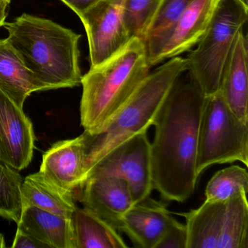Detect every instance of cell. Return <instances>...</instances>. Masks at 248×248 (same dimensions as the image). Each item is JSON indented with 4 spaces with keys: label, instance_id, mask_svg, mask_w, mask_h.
I'll use <instances>...</instances> for the list:
<instances>
[{
    "label": "cell",
    "instance_id": "15",
    "mask_svg": "<svg viewBox=\"0 0 248 248\" xmlns=\"http://www.w3.org/2000/svg\"><path fill=\"white\" fill-rule=\"evenodd\" d=\"M248 39L240 31L220 77L218 92L235 115L248 123Z\"/></svg>",
    "mask_w": 248,
    "mask_h": 248
},
{
    "label": "cell",
    "instance_id": "22",
    "mask_svg": "<svg viewBox=\"0 0 248 248\" xmlns=\"http://www.w3.org/2000/svg\"><path fill=\"white\" fill-rule=\"evenodd\" d=\"M240 191L248 192V173L246 168L238 165L217 171L206 186V201L224 200Z\"/></svg>",
    "mask_w": 248,
    "mask_h": 248
},
{
    "label": "cell",
    "instance_id": "3",
    "mask_svg": "<svg viewBox=\"0 0 248 248\" xmlns=\"http://www.w3.org/2000/svg\"><path fill=\"white\" fill-rule=\"evenodd\" d=\"M144 42L133 38L114 56L82 76L81 124L85 131H102L149 74Z\"/></svg>",
    "mask_w": 248,
    "mask_h": 248
},
{
    "label": "cell",
    "instance_id": "13",
    "mask_svg": "<svg viewBox=\"0 0 248 248\" xmlns=\"http://www.w3.org/2000/svg\"><path fill=\"white\" fill-rule=\"evenodd\" d=\"M173 218L166 204L149 196L135 203L123 216L120 231L136 248H156Z\"/></svg>",
    "mask_w": 248,
    "mask_h": 248
},
{
    "label": "cell",
    "instance_id": "2",
    "mask_svg": "<svg viewBox=\"0 0 248 248\" xmlns=\"http://www.w3.org/2000/svg\"><path fill=\"white\" fill-rule=\"evenodd\" d=\"M5 40L24 66L50 90L79 86L80 34L57 23L24 14L5 22Z\"/></svg>",
    "mask_w": 248,
    "mask_h": 248
},
{
    "label": "cell",
    "instance_id": "7",
    "mask_svg": "<svg viewBox=\"0 0 248 248\" xmlns=\"http://www.w3.org/2000/svg\"><path fill=\"white\" fill-rule=\"evenodd\" d=\"M185 217L187 248H248V202L240 191L224 200L204 201Z\"/></svg>",
    "mask_w": 248,
    "mask_h": 248
},
{
    "label": "cell",
    "instance_id": "27",
    "mask_svg": "<svg viewBox=\"0 0 248 248\" xmlns=\"http://www.w3.org/2000/svg\"><path fill=\"white\" fill-rule=\"evenodd\" d=\"M11 2V0H0V27H3L5 23L8 16L7 11Z\"/></svg>",
    "mask_w": 248,
    "mask_h": 248
},
{
    "label": "cell",
    "instance_id": "20",
    "mask_svg": "<svg viewBox=\"0 0 248 248\" xmlns=\"http://www.w3.org/2000/svg\"><path fill=\"white\" fill-rule=\"evenodd\" d=\"M191 0H162L146 37V51L150 66L155 61L172 27Z\"/></svg>",
    "mask_w": 248,
    "mask_h": 248
},
{
    "label": "cell",
    "instance_id": "1",
    "mask_svg": "<svg viewBox=\"0 0 248 248\" xmlns=\"http://www.w3.org/2000/svg\"><path fill=\"white\" fill-rule=\"evenodd\" d=\"M204 97L191 77L188 82L178 79L153 124V187L166 201L184 202L195 190L199 177V129Z\"/></svg>",
    "mask_w": 248,
    "mask_h": 248
},
{
    "label": "cell",
    "instance_id": "6",
    "mask_svg": "<svg viewBox=\"0 0 248 248\" xmlns=\"http://www.w3.org/2000/svg\"><path fill=\"white\" fill-rule=\"evenodd\" d=\"M248 165V123L239 120L217 91L204 97L197 147V174L216 164Z\"/></svg>",
    "mask_w": 248,
    "mask_h": 248
},
{
    "label": "cell",
    "instance_id": "4",
    "mask_svg": "<svg viewBox=\"0 0 248 248\" xmlns=\"http://www.w3.org/2000/svg\"><path fill=\"white\" fill-rule=\"evenodd\" d=\"M187 69L186 59H170L149 72L102 131L82 133L86 178L91 168L111 149L135 135L147 132L168 94Z\"/></svg>",
    "mask_w": 248,
    "mask_h": 248
},
{
    "label": "cell",
    "instance_id": "12",
    "mask_svg": "<svg viewBox=\"0 0 248 248\" xmlns=\"http://www.w3.org/2000/svg\"><path fill=\"white\" fill-rule=\"evenodd\" d=\"M40 172L63 191L73 194L86 181L82 135L53 144L43 155Z\"/></svg>",
    "mask_w": 248,
    "mask_h": 248
},
{
    "label": "cell",
    "instance_id": "14",
    "mask_svg": "<svg viewBox=\"0 0 248 248\" xmlns=\"http://www.w3.org/2000/svg\"><path fill=\"white\" fill-rule=\"evenodd\" d=\"M217 0H191L162 46L155 65L179 56L198 43L207 30Z\"/></svg>",
    "mask_w": 248,
    "mask_h": 248
},
{
    "label": "cell",
    "instance_id": "10",
    "mask_svg": "<svg viewBox=\"0 0 248 248\" xmlns=\"http://www.w3.org/2000/svg\"><path fill=\"white\" fill-rule=\"evenodd\" d=\"M32 123L11 98L0 91V161L16 170L30 165L34 149Z\"/></svg>",
    "mask_w": 248,
    "mask_h": 248
},
{
    "label": "cell",
    "instance_id": "16",
    "mask_svg": "<svg viewBox=\"0 0 248 248\" xmlns=\"http://www.w3.org/2000/svg\"><path fill=\"white\" fill-rule=\"evenodd\" d=\"M49 90L24 66L6 40H0V91L23 108L32 93Z\"/></svg>",
    "mask_w": 248,
    "mask_h": 248
},
{
    "label": "cell",
    "instance_id": "21",
    "mask_svg": "<svg viewBox=\"0 0 248 248\" xmlns=\"http://www.w3.org/2000/svg\"><path fill=\"white\" fill-rule=\"evenodd\" d=\"M162 0H124L123 21L130 39L146 41Z\"/></svg>",
    "mask_w": 248,
    "mask_h": 248
},
{
    "label": "cell",
    "instance_id": "28",
    "mask_svg": "<svg viewBox=\"0 0 248 248\" xmlns=\"http://www.w3.org/2000/svg\"><path fill=\"white\" fill-rule=\"evenodd\" d=\"M6 248L5 239H4L3 235H2V233H0V248Z\"/></svg>",
    "mask_w": 248,
    "mask_h": 248
},
{
    "label": "cell",
    "instance_id": "19",
    "mask_svg": "<svg viewBox=\"0 0 248 248\" xmlns=\"http://www.w3.org/2000/svg\"><path fill=\"white\" fill-rule=\"evenodd\" d=\"M73 248H125L118 230L94 213L77 207L70 217Z\"/></svg>",
    "mask_w": 248,
    "mask_h": 248
},
{
    "label": "cell",
    "instance_id": "26",
    "mask_svg": "<svg viewBox=\"0 0 248 248\" xmlns=\"http://www.w3.org/2000/svg\"><path fill=\"white\" fill-rule=\"evenodd\" d=\"M62 1L70 8L74 12L76 13L79 16L82 13L95 5L99 0H62Z\"/></svg>",
    "mask_w": 248,
    "mask_h": 248
},
{
    "label": "cell",
    "instance_id": "9",
    "mask_svg": "<svg viewBox=\"0 0 248 248\" xmlns=\"http://www.w3.org/2000/svg\"><path fill=\"white\" fill-rule=\"evenodd\" d=\"M124 0H99L79 16L89 43L91 67L120 51L131 39L123 21Z\"/></svg>",
    "mask_w": 248,
    "mask_h": 248
},
{
    "label": "cell",
    "instance_id": "25",
    "mask_svg": "<svg viewBox=\"0 0 248 248\" xmlns=\"http://www.w3.org/2000/svg\"><path fill=\"white\" fill-rule=\"evenodd\" d=\"M11 247L14 248H49L46 244L18 229H17L15 239Z\"/></svg>",
    "mask_w": 248,
    "mask_h": 248
},
{
    "label": "cell",
    "instance_id": "17",
    "mask_svg": "<svg viewBox=\"0 0 248 248\" xmlns=\"http://www.w3.org/2000/svg\"><path fill=\"white\" fill-rule=\"evenodd\" d=\"M18 229L49 248H73L70 219L34 206L22 207Z\"/></svg>",
    "mask_w": 248,
    "mask_h": 248
},
{
    "label": "cell",
    "instance_id": "29",
    "mask_svg": "<svg viewBox=\"0 0 248 248\" xmlns=\"http://www.w3.org/2000/svg\"><path fill=\"white\" fill-rule=\"evenodd\" d=\"M240 2H242V3L245 4V5H248V0H239Z\"/></svg>",
    "mask_w": 248,
    "mask_h": 248
},
{
    "label": "cell",
    "instance_id": "11",
    "mask_svg": "<svg viewBox=\"0 0 248 248\" xmlns=\"http://www.w3.org/2000/svg\"><path fill=\"white\" fill-rule=\"evenodd\" d=\"M80 189L84 208L120 231L123 216L134 204L127 183L118 177H97L87 180Z\"/></svg>",
    "mask_w": 248,
    "mask_h": 248
},
{
    "label": "cell",
    "instance_id": "5",
    "mask_svg": "<svg viewBox=\"0 0 248 248\" xmlns=\"http://www.w3.org/2000/svg\"><path fill=\"white\" fill-rule=\"evenodd\" d=\"M248 14V5L239 0H217L205 32L186 58L187 72L205 96L218 91L225 63Z\"/></svg>",
    "mask_w": 248,
    "mask_h": 248
},
{
    "label": "cell",
    "instance_id": "8",
    "mask_svg": "<svg viewBox=\"0 0 248 248\" xmlns=\"http://www.w3.org/2000/svg\"><path fill=\"white\" fill-rule=\"evenodd\" d=\"M101 176L124 180L130 187L134 204L150 196L154 187L147 132L132 136L107 152L88 171L86 181Z\"/></svg>",
    "mask_w": 248,
    "mask_h": 248
},
{
    "label": "cell",
    "instance_id": "18",
    "mask_svg": "<svg viewBox=\"0 0 248 248\" xmlns=\"http://www.w3.org/2000/svg\"><path fill=\"white\" fill-rule=\"evenodd\" d=\"M21 194L22 207L34 206L68 219L77 208L73 194L58 187L40 171L26 177Z\"/></svg>",
    "mask_w": 248,
    "mask_h": 248
},
{
    "label": "cell",
    "instance_id": "23",
    "mask_svg": "<svg viewBox=\"0 0 248 248\" xmlns=\"http://www.w3.org/2000/svg\"><path fill=\"white\" fill-rule=\"evenodd\" d=\"M21 184L16 170L0 161V216L16 223L22 211Z\"/></svg>",
    "mask_w": 248,
    "mask_h": 248
},
{
    "label": "cell",
    "instance_id": "24",
    "mask_svg": "<svg viewBox=\"0 0 248 248\" xmlns=\"http://www.w3.org/2000/svg\"><path fill=\"white\" fill-rule=\"evenodd\" d=\"M156 248H187L186 224L172 219Z\"/></svg>",
    "mask_w": 248,
    "mask_h": 248
}]
</instances>
